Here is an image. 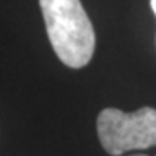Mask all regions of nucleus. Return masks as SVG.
I'll return each instance as SVG.
<instances>
[{
	"label": "nucleus",
	"instance_id": "nucleus-1",
	"mask_svg": "<svg viewBox=\"0 0 156 156\" xmlns=\"http://www.w3.org/2000/svg\"><path fill=\"white\" fill-rule=\"evenodd\" d=\"M50 45L69 68L87 66L94 56L95 33L80 0H38Z\"/></svg>",
	"mask_w": 156,
	"mask_h": 156
},
{
	"label": "nucleus",
	"instance_id": "nucleus-3",
	"mask_svg": "<svg viewBox=\"0 0 156 156\" xmlns=\"http://www.w3.org/2000/svg\"><path fill=\"white\" fill-rule=\"evenodd\" d=\"M151 9H153V12H154V16H156V0H151Z\"/></svg>",
	"mask_w": 156,
	"mask_h": 156
},
{
	"label": "nucleus",
	"instance_id": "nucleus-2",
	"mask_svg": "<svg viewBox=\"0 0 156 156\" xmlns=\"http://www.w3.org/2000/svg\"><path fill=\"white\" fill-rule=\"evenodd\" d=\"M97 134L102 147L113 156L153 147L156 146V109L140 108L134 113H125L106 108L97 116Z\"/></svg>",
	"mask_w": 156,
	"mask_h": 156
},
{
	"label": "nucleus",
	"instance_id": "nucleus-4",
	"mask_svg": "<svg viewBox=\"0 0 156 156\" xmlns=\"http://www.w3.org/2000/svg\"><path fill=\"white\" fill-rule=\"evenodd\" d=\"M134 156H146V154H134Z\"/></svg>",
	"mask_w": 156,
	"mask_h": 156
}]
</instances>
